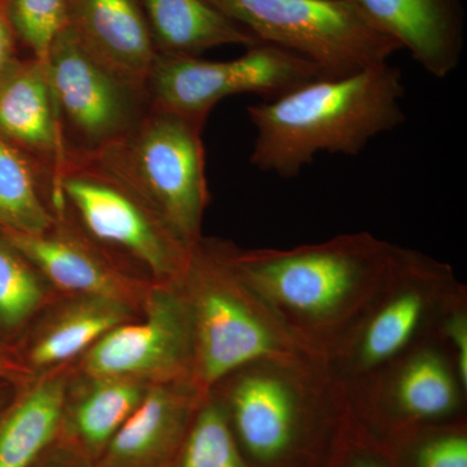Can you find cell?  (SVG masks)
I'll use <instances>...</instances> for the list:
<instances>
[{"instance_id":"obj_1","label":"cell","mask_w":467,"mask_h":467,"mask_svg":"<svg viewBox=\"0 0 467 467\" xmlns=\"http://www.w3.org/2000/svg\"><path fill=\"white\" fill-rule=\"evenodd\" d=\"M393 245L368 233L292 250L226 254L243 284L317 358L347 340L392 275Z\"/></svg>"},{"instance_id":"obj_2","label":"cell","mask_w":467,"mask_h":467,"mask_svg":"<svg viewBox=\"0 0 467 467\" xmlns=\"http://www.w3.org/2000/svg\"><path fill=\"white\" fill-rule=\"evenodd\" d=\"M401 70L379 64L346 76H322L275 99L248 107L256 129L251 162L294 178L319 153L358 156L378 135L405 121Z\"/></svg>"},{"instance_id":"obj_3","label":"cell","mask_w":467,"mask_h":467,"mask_svg":"<svg viewBox=\"0 0 467 467\" xmlns=\"http://www.w3.org/2000/svg\"><path fill=\"white\" fill-rule=\"evenodd\" d=\"M192 326L190 384L201 398L243 368L261 362L312 367L317 356L296 339L243 284L226 254V242L192 245L177 279Z\"/></svg>"},{"instance_id":"obj_4","label":"cell","mask_w":467,"mask_h":467,"mask_svg":"<svg viewBox=\"0 0 467 467\" xmlns=\"http://www.w3.org/2000/svg\"><path fill=\"white\" fill-rule=\"evenodd\" d=\"M55 217L66 214L113 259L150 282L182 275L192 248L117 175L88 155L67 153L50 183Z\"/></svg>"},{"instance_id":"obj_5","label":"cell","mask_w":467,"mask_h":467,"mask_svg":"<svg viewBox=\"0 0 467 467\" xmlns=\"http://www.w3.org/2000/svg\"><path fill=\"white\" fill-rule=\"evenodd\" d=\"M202 126L150 107L125 137L88 155L137 192L190 247L202 238L209 201Z\"/></svg>"},{"instance_id":"obj_6","label":"cell","mask_w":467,"mask_h":467,"mask_svg":"<svg viewBox=\"0 0 467 467\" xmlns=\"http://www.w3.org/2000/svg\"><path fill=\"white\" fill-rule=\"evenodd\" d=\"M260 43L306 58L326 76L389 63L400 45L348 0H208Z\"/></svg>"},{"instance_id":"obj_7","label":"cell","mask_w":467,"mask_h":467,"mask_svg":"<svg viewBox=\"0 0 467 467\" xmlns=\"http://www.w3.org/2000/svg\"><path fill=\"white\" fill-rule=\"evenodd\" d=\"M322 76L306 58L259 43L229 61L159 54L146 91L150 107L205 124L209 112L225 98L257 94L275 99Z\"/></svg>"},{"instance_id":"obj_8","label":"cell","mask_w":467,"mask_h":467,"mask_svg":"<svg viewBox=\"0 0 467 467\" xmlns=\"http://www.w3.org/2000/svg\"><path fill=\"white\" fill-rule=\"evenodd\" d=\"M45 63L67 153L94 155L107 149L149 112L147 91L92 57L67 26Z\"/></svg>"},{"instance_id":"obj_9","label":"cell","mask_w":467,"mask_h":467,"mask_svg":"<svg viewBox=\"0 0 467 467\" xmlns=\"http://www.w3.org/2000/svg\"><path fill=\"white\" fill-rule=\"evenodd\" d=\"M70 368L88 376L126 378L150 387L190 383L192 317L178 282H152L140 316L112 328Z\"/></svg>"},{"instance_id":"obj_10","label":"cell","mask_w":467,"mask_h":467,"mask_svg":"<svg viewBox=\"0 0 467 467\" xmlns=\"http://www.w3.org/2000/svg\"><path fill=\"white\" fill-rule=\"evenodd\" d=\"M312 367L261 362L243 368L211 393L225 409L242 451L270 463L291 450L303 414L301 377Z\"/></svg>"},{"instance_id":"obj_11","label":"cell","mask_w":467,"mask_h":467,"mask_svg":"<svg viewBox=\"0 0 467 467\" xmlns=\"http://www.w3.org/2000/svg\"><path fill=\"white\" fill-rule=\"evenodd\" d=\"M60 295H92L122 301L140 312L152 282L128 267L60 214L38 234L0 232Z\"/></svg>"},{"instance_id":"obj_12","label":"cell","mask_w":467,"mask_h":467,"mask_svg":"<svg viewBox=\"0 0 467 467\" xmlns=\"http://www.w3.org/2000/svg\"><path fill=\"white\" fill-rule=\"evenodd\" d=\"M451 278V270L441 264L395 247L389 294H380L358 325L353 343H348L355 368L373 370L400 355L426 321L431 291Z\"/></svg>"},{"instance_id":"obj_13","label":"cell","mask_w":467,"mask_h":467,"mask_svg":"<svg viewBox=\"0 0 467 467\" xmlns=\"http://www.w3.org/2000/svg\"><path fill=\"white\" fill-rule=\"evenodd\" d=\"M140 313L109 297L57 294L14 346L32 378L45 376L72 367L104 335Z\"/></svg>"},{"instance_id":"obj_14","label":"cell","mask_w":467,"mask_h":467,"mask_svg":"<svg viewBox=\"0 0 467 467\" xmlns=\"http://www.w3.org/2000/svg\"><path fill=\"white\" fill-rule=\"evenodd\" d=\"M0 140L32 160L48 184L66 164V140L45 61L16 57L0 77Z\"/></svg>"},{"instance_id":"obj_15","label":"cell","mask_w":467,"mask_h":467,"mask_svg":"<svg viewBox=\"0 0 467 467\" xmlns=\"http://www.w3.org/2000/svg\"><path fill=\"white\" fill-rule=\"evenodd\" d=\"M380 30L408 50L429 75L445 78L463 54L460 0H348Z\"/></svg>"},{"instance_id":"obj_16","label":"cell","mask_w":467,"mask_h":467,"mask_svg":"<svg viewBox=\"0 0 467 467\" xmlns=\"http://www.w3.org/2000/svg\"><path fill=\"white\" fill-rule=\"evenodd\" d=\"M202 399L186 382L150 386L97 467H171Z\"/></svg>"},{"instance_id":"obj_17","label":"cell","mask_w":467,"mask_h":467,"mask_svg":"<svg viewBox=\"0 0 467 467\" xmlns=\"http://www.w3.org/2000/svg\"><path fill=\"white\" fill-rule=\"evenodd\" d=\"M67 26L92 57L146 90L160 52L138 0H69Z\"/></svg>"},{"instance_id":"obj_18","label":"cell","mask_w":467,"mask_h":467,"mask_svg":"<svg viewBox=\"0 0 467 467\" xmlns=\"http://www.w3.org/2000/svg\"><path fill=\"white\" fill-rule=\"evenodd\" d=\"M149 389L137 380L88 376L70 368L60 435L97 462Z\"/></svg>"},{"instance_id":"obj_19","label":"cell","mask_w":467,"mask_h":467,"mask_svg":"<svg viewBox=\"0 0 467 467\" xmlns=\"http://www.w3.org/2000/svg\"><path fill=\"white\" fill-rule=\"evenodd\" d=\"M70 367L17 386L0 409V467H32L60 435Z\"/></svg>"},{"instance_id":"obj_20","label":"cell","mask_w":467,"mask_h":467,"mask_svg":"<svg viewBox=\"0 0 467 467\" xmlns=\"http://www.w3.org/2000/svg\"><path fill=\"white\" fill-rule=\"evenodd\" d=\"M160 54L198 57L227 45H259L247 29L208 0H138Z\"/></svg>"},{"instance_id":"obj_21","label":"cell","mask_w":467,"mask_h":467,"mask_svg":"<svg viewBox=\"0 0 467 467\" xmlns=\"http://www.w3.org/2000/svg\"><path fill=\"white\" fill-rule=\"evenodd\" d=\"M55 220L46 175L21 150L0 140V232L38 234Z\"/></svg>"},{"instance_id":"obj_22","label":"cell","mask_w":467,"mask_h":467,"mask_svg":"<svg viewBox=\"0 0 467 467\" xmlns=\"http://www.w3.org/2000/svg\"><path fill=\"white\" fill-rule=\"evenodd\" d=\"M460 387L447 361L439 353L426 350L401 368L393 383L392 398L404 416L435 420L456 410Z\"/></svg>"},{"instance_id":"obj_23","label":"cell","mask_w":467,"mask_h":467,"mask_svg":"<svg viewBox=\"0 0 467 467\" xmlns=\"http://www.w3.org/2000/svg\"><path fill=\"white\" fill-rule=\"evenodd\" d=\"M57 295L45 276L0 235V339L16 343Z\"/></svg>"},{"instance_id":"obj_24","label":"cell","mask_w":467,"mask_h":467,"mask_svg":"<svg viewBox=\"0 0 467 467\" xmlns=\"http://www.w3.org/2000/svg\"><path fill=\"white\" fill-rule=\"evenodd\" d=\"M171 467H250L213 393L202 399Z\"/></svg>"},{"instance_id":"obj_25","label":"cell","mask_w":467,"mask_h":467,"mask_svg":"<svg viewBox=\"0 0 467 467\" xmlns=\"http://www.w3.org/2000/svg\"><path fill=\"white\" fill-rule=\"evenodd\" d=\"M5 12L17 42L30 57L45 61L52 43L67 26L69 0H5Z\"/></svg>"},{"instance_id":"obj_26","label":"cell","mask_w":467,"mask_h":467,"mask_svg":"<svg viewBox=\"0 0 467 467\" xmlns=\"http://www.w3.org/2000/svg\"><path fill=\"white\" fill-rule=\"evenodd\" d=\"M418 467H467V439L460 434L438 436L417 451Z\"/></svg>"},{"instance_id":"obj_27","label":"cell","mask_w":467,"mask_h":467,"mask_svg":"<svg viewBox=\"0 0 467 467\" xmlns=\"http://www.w3.org/2000/svg\"><path fill=\"white\" fill-rule=\"evenodd\" d=\"M32 467H97V462L72 441L58 435Z\"/></svg>"},{"instance_id":"obj_28","label":"cell","mask_w":467,"mask_h":467,"mask_svg":"<svg viewBox=\"0 0 467 467\" xmlns=\"http://www.w3.org/2000/svg\"><path fill=\"white\" fill-rule=\"evenodd\" d=\"M445 334L448 335L456 352V374L461 387H467V321L465 313L456 312L445 321Z\"/></svg>"},{"instance_id":"obj_29","label":"cell","mask_w":467,"mask_h":467,"mask_svg":"<svg viewBox=\"0 0 467 467\" xmlns=\"http://www.w3.org/2000/svg\"><path fill=\"white\" fill-rule=\"evenodd\" d=\"M29 379L32 376L18 358L14 344L0 339V383L20 386Z\"/></svg>"},{"instance_id":"obj_30","label":"cell","mask_w":467,"mask_h":467,"mask_svg":"<svg viewBox=\"0 0 467 467\" xmlns=\"http://www.w3.org/2000/svg\"><path fill=\"white\" fill-rule=\"evenodd\" d=\"M17 38L5 12V0H0V77L16 58Z\"/></svg>"},{"instance_id":"obj_31","label":"cell","mask_w":467,"mask_h":467,"mask_svg":"<svg viewBox=\"0 0 467 467\" xmlns=\"http://www.w3.org/2000/svg\"><path fill=\"white\" fill-rule=\"evenodd\" d=\"M16 389V384L0 383V409L5 407V405L11 400Z\"/></svg>"},{"instance_id":"obj_32","label":"cell","mask_w":467,"mask_h":467,"mask_svg":"<svg viewBox=\"0 0 467 467\" xmlns=\"http://www.w3.org/2000/svg\"><path fill=\"white\" fill-rule=\"evenodd\" d=\"M350 467H386L383 463H380L379 461L374 459H368V457H361V459H358L353 461L352 465Z\"/></svg>"}]
</instances>
